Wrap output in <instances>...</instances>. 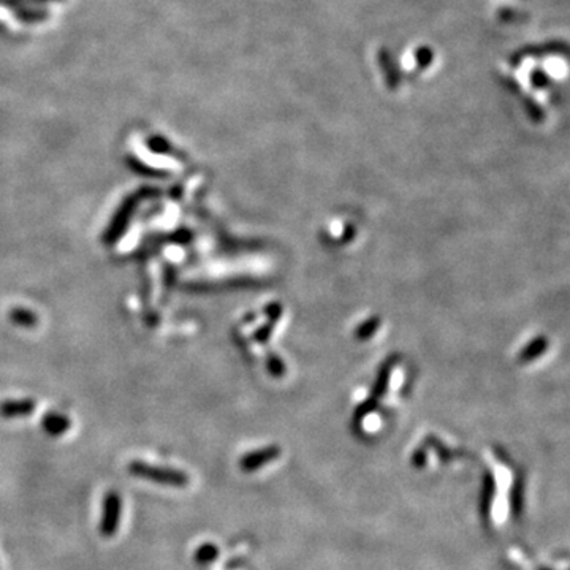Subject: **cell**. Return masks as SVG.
Listing matches in <instances>:
<instances>
[{
  "label": "cell",
  "mask_w": 570,
  "mask_h": 570,
  "mask_svg": "<svg viewBox=\"0 0 570 570\" xmlns=\"http://www.w3.org/2000/svg\"><path fill=\"white\" fill-rule=\"evenodd\" d=\"M127 471L130 475L141 480H148L152 483L172 486V488H186L189 486V475L174 467H163L157 464H149L144 461H132L128 463Z\"/></svg>",
  "instance_id": "6da1fadb"
},
{
  "label": "cell",
  "mask_w": 570,
  "mask_h": 570,
  "mask_svg": "<svg viewBox=\"0 0 570 570\" xmlns=\"http://www.w3.org/2000/svg\"><path fill=\"white\" fill-rule=\"evenodd\" d=\"M143 193H137V195H132L126 198L124 202L121 203V207L117 208V211L113 216V219L108 223L107 232L103 234V243L107 246L116 244L122 234L126 233L128 223H130L132 217L135 214V209L138 207V200L141 198Z\"/></svg>",
  "instance_id": "7a4b0ae2"
},
{
  "label": "cell",
  "mask_w": 570,
  "mask_h": 570,
  "mask_svg": "<svg viewBox=\"0 0 570 570\" xmlns=\"http://www.w3.org/2000/svg\"><path fill=\"white\" fill-rule=\"evenodd\" d=\"M122 515V499L117 491H108L103 497L102 504V516H100L98 532L105 539H111L116 536L117 529L121 525Z\"/></svg>",
  "instance_id": "3957f363"
},
{
  "label": "cell",
  "mask_w": 570,
  "mask_h": 570,
  "mask_svg": "<svg viewBox=\"0 0 570 570\" xmlns=\"http://www.w3.org/2000/svg\"><path fill=\"white\" fill-rule=\"evenodd\" d=\"M35 410V401L31 398L7 399L0 403V415L3 419H17V417L31 415Z\"/></svg>",
  "instance_id": "277c9868"
},
{
  "label": "cell",
  "mask_w": 570,
  "mask_h": 570,
  "mask_svg": "<svg viewBox=\"0 0 570 570\" xmlns=\"http://www.w3.org/2000/svg\"><path fill=\"white\" fill-rule=\"evenodd\" d=\"M70 426H72V421H70L68 417L66 414L54 412V410L45 414L42 419L43 431L51 437L63 436V434L70 430Z\"/></svg>",
  "instance_id": "5b68a950"
},
{
  "label": "cell",
  "mask_w": 570,
  "mask_h": 570,
  "mask_svg": "<svg viewBox=\"0 0 570 570\" xmlns=\"http://www.w3.org/2000/svg\"><path fill=\"white\" fill-rule=\"evenodd\" d=\"M8 319L13 325L21 328H33L38 323L37 314L27 308H13L8 313Z\"/></svg>",
  "instance_id": "8992f818"
},
{
  "label": "cell",
  "mask_w": 570,
  "mask_h": 570,
  "mask_svg": "<svg viewBox=\"0 0 570 570\" xmlns=\"http://www.w3.org/2000/svg\"><path fill=\"white\" fill-rule=\"evenodd\" d=\"M219 556V550L213 543H203L200 545L195 551V562L200 566H207V564L213 562Z\"/></svg>",
  "instance_id": "52a82bcc"
},
{
  "label": "cell",
  "mask_w": 570,
  "mask_h": 570,
  "mask_svg": "<svg viewBox=\"0 0 570 570\" xmlns=\"http://www.w3.org/2000/svg\"><path fill=\"white\" fill-rule=\"evenodd\" d=\"M192 234L187 230H179L174 233V243H187Z\"/></svg>",
  "instance_id": "ba28073f"
}]
</instances>
